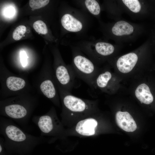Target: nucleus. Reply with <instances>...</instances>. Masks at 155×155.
Masks as SVG:
<instances>
[{"instance_id":"obj_1","label":"nucleus","mask_w":155,"mask_h":155,"mask_svg":"<svg viewBox=\"0 0 155 155\" xmlns=\"http://www.w3.org/2000/svg\"><path fill=\"white\" fill-rule=\"evenodd\" d=\"M0 133L3 137L6 149L21 154L48 141L44 137L36 136L26 132L12 120L2 117L0 118Z\"/></svg>"},{"instance_id":"obj_2","label":"nucleus","mask_w":155,"mask_h":155,"mask_svg":"<svg viewBox=\"0 0 155 155\" xmlns=\"http://www.w3.org/2000/svg\"><path fill=\"white\" fill-rule=\"evenodd\" d=\"M71 67L76 76L92 89L94 88V81L98 74L96 67L90 60L81 55H76L73 58Z\"/></svg>"},{"instance_id":"obj_3","label":"nucleus","mask_w":155,"mask_h":155,"mask_svg":"<svg viewBox=\"0 0 155 155\" xmlns=\"http://www.w3.org/2000/svg\"><path fill=\"white\" fill-rule=\"evenodd\" d=\"M47 114L40 116H35L32 119L33 122L39 128L40 135L44 137L56 133L59 129V124L55 116Z\"/></svg>"},{"instance_id":"obj_4","label":"nucleus","mask_w":155,"mask_h":155,"mask_svg":"<svg viewBox=\"0 0 155 155\" xmlns=\"http://www.w3.org/2000/svg\"><path fill=\"white\" fill-rule=\"evenodd\" d=\"M63 101L65 108L73 113H83L94 106L93 103L74 96L66 91L63 97Z\"/></svg>"},{"instance_id":"obj_5","label":"nucleus","mask_w":155,"mask_h":155,"mask_svg":"<svg viewBox=\"0 0 155 155\" xmlns=\"http://www.w3.org/2000/svg\"><path fill=\"white\" fill-rule=\"evenodd\" d=\"M138 59L137 55L131 52L120 57L117 60L116 65L121 72L127 73L130 72L134 67Z\"/></svg>"},{"instance_id":"obj_6","label":"nucleus","mask_w":155,"mask_h":155,"mask_svg":"<svg viewBox=\"0 0 155 155\" xmlns=\"http://www.w3.org/2000/svg\"><path fill=\"white\" fill-rule=\"evenodd\" d=\"M115 117L117 124L124 131L132 132L136 129V123L128 112L118 111L116 113Z\"/></svg>"},{"instance_id":"obj_7","label":"nucleus","mask_w":155,"mask_h":155,"mask_svg":"<svg viewBox=\"0 0 155 155\" xmlns=\"http://www.w3.org/2000/svg\"><path fill=\"white\" fill-rule=\"evenodd\" d=\"M97 125V122L95 119L88 118L79 121L76 125L75 130L82 135H92L95 134V129Z\"/></svg>"},{"instance_id":"obj_8","label":"nucleus","mask_w":155,"mask_h":155,"mask_svg":"<svg viewBox=\"0 0 155 155\" xmlns=\"http://www.w3.org/2000/svg\"><path fill=\"white\" fill-rule=\"evenodd\" d=\"M135 30L133 25L123 20L116 22L111 29L112 34L119 37L130 36L134 32Z\"/></svg>"},{"instance_id":"obj_9","label":"nucleus","mask_w":155,"mask_h":155,"mask_svg":"<svg viewBox=\"0 0 155 155\" xmlns=\"http://www.w3.org/2000/svg\"><path fill=\"white\" fill-rule=\"evenodd\" d=\"M61 22L63 27L70 32H78L82 28V23L69 14L64 15L61 19Z\"/></svg>"},{"instance_id":"obj_10","label":"nucleus","mask_w":155,"mask_h":155,"mask_svg":"<svg viewBox=\"0 0 155 155\" xmlns=\"http://www.w3.org/2000/svg\"><path fill=\"white\" fill-rule=\"evenodd\" d=\"M135 95L141 103L150 104L153 101L154 98L148 86L143 83L139 85L135 92Z\"/></svg>"},{"instance_id":"obj_11","label":"nucleus","mask_w":155,"mask_h":155,"mask_svg":"<svg viewBox=\"0 0 155 155\" xmlns=\"http://www.w3.org/2000/svg\"><path fill=\"white\" fill-rule=\"evenodd\" d=\"M112 77L111 73L108 71L98 74L94 82V88L98 87L104 89L108 87Z\"/></svg>"},{"instance_id":"obj_12","label":"nucleus","mask_w":155,"mask_h":155,"mask_svg":"<svg viewBox=\"0 0 155 155\" xmlns=\"http://www.w3.org/2000/svg\"><path fill=\"white\" fill-rule=\"evenodd\" d=\"M115 47L111 44L104 42H98L95 46V53L103 56L110 55L113 53Z\"/></svg>"},{"instance_id":"obj_13","label":"nucleus","mask_w":155,"mask_h":155,"mask_svg":"<svg viewBox=\"0 0 155 155\" xmlns=\"http://www.w3.org/2000/svg\"><path fill=\"white\" fill-rule=\"evenodd\" d=\"M40 89L44 95L48 98L52 99L56 96V89L53 82L50 80L43 82L40 86Z\"/></svg>"},{"instance_id":"obj_14","label":"nucleus","mask_w":155,"mask_h":155,"mask_svg":"<svg viewBox=\"0 0 155 155\" xmlns=\"http://www.w3.org/2000/svg\"><path fill=\"white\" fill-rule=\"evenodd\" d=\"M6 84L10 90L12 91H17L24 87L25 85V82L21 78L11 76L7 78Z\"/></svg>"},{"instance_id":"obj_15","label":"nucleus","mask_w":155,"mask_h":155,"mask_svg":"<svg viewBox=\"0 0 155 155\" xmlns=\"http://www.w3.org/2000/svg\"><path fill=\"white\" fill-rule=\"evenodd\" d=\"M122 2L131 12L135 13L142 10V4L138 0H123Z\"/></svg>"},{"instance_id":"obj_16","label":"nucleus","mask_w":155,"mask_h":155,"mask_svg":"<svg viewBox=\"0 0 155 155\" xmlns=\"http://www.w3.org/2000/svg\"><path fill=\"white\" fill-rule=\"evenodd\" d=\"M85 3L90 12L95 15H98L100 12V8L98 3L95 0H86Z\"/></svg>"},{"instance_id":"obj_17","label":"nucleus","mask_w":155,"mask_h":155,"mask_svg":"<svg viewBox=\"0 0 155 155\" xmlns=\"http://www.w3.org/2000/svg\"><path fill=\"white\" fill-rule=\"evenodd\" d=\"M33 27L38 33L42 34H46L48 32L46 26L44 22L40 20L35 22L33 24Z\"/></svg>"},{"instance_id":"obj_18","label":"nucleus","mask_w":155,"mask_h":155,"mask_svg":"<svg viewBox=\"0 0 155 155\" xmlns=\"http://www.w3.org/2000/svg\"><path fill=\"white\" fill-rule=\"evenodd\" d=\"M26 27L24 25H20L17 27L14 30L13 38L15 40H20L25 33Z\"/></svg>"},{"instance_id":"obj_19","label":"nucleus","mask_w":155,"mask_h":155,"mask_svg":"<svg viewBox=\"0 0 155 155\" xmlns=\"http://www.w3.org/2000/svg\"><path fill=\"white\" fill-rule=\"evenodd\" d=\"M49 2V0H30L29 5L32 9H37L44 7Z\"/></svg>"},{"instance_id":"obj_20","label":"nucleus","mask_w":155,"mask_h":155,"mask_svg":"<svg viewBox=\"0 0 155 155\" xmlns=\"http://www.w3.org/2000/svg\"><path fill=\"white\" fill-rule=\"evenodd\" d=\"M20 55L22 65L23 67H25L27 64V54L25 51H22L20 52Z\"/></svg>"},{"instance_id":"obj_21","label":"nucleus","mask_w":155,"mask_h":155,"mask_svg":"<svg viewBox=\"0 0 155 155\" xmlns=\"http://www.w3.org/2000/svg\"><path fill=\"white\" fill-rule=\"evenodd\" d=\"M13 8L12 7H9L5 9V15L7 17H10L12 16L13 13L14 12Z\"/></svg>"}]
</instances>
